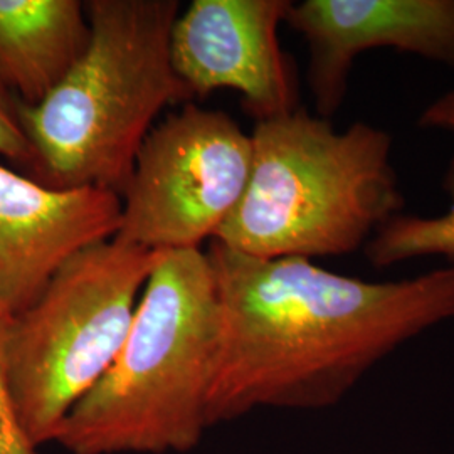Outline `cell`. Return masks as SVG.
<instances>
[{"label":"cell","mask_w":454,"mask_h":454,"mask_svg":"<svg viewBox=\"0 0 454 454\" xmlns=\"http://www.w3.org/2000/svg\"><path fill=\"white\" fill-rule=\"evenodd\" d=\"M251 165L253 140L236 120L184 105L140 146L116 239L155 253L200 249L241 202Z\"/></svg>","instance_id":"obj_6"},{"label":"cell","mask_w":454,"mask_h":454,"mask_svg":"<svg viewBox=\"0 0 454 454\" xmlns=\"http://www.w3.org/2000/svg\"><path fill=\"white\" fill-rule=\"evenodd\" d=\"M159 253L116 238L66 261L29 309L12 317L7 382L35 446L56 441L71 409L112 367Z\"/></svg>","instance_id":"obj_5"},{"label":"cell","mask_w":454,"mask_h":454,"mask_svg":"<svg viewBox=\"0 0 454 454\" xmlns=\"http://www.w3.org/2000/svg\"><path fill=\"white\" fill-rule=\"evenodd\" d=\"M120 219L112 191L52 189L0 165V311L29 309L66 261L116 238Z\"/></svg>","instance_id":"obj_9"},{"label":"cell","mask_w":454,"mask_h":454,"mask_svg":"<svg viewBox=\"0 0 454 454\" xmlns=\"http://www.w3.org/2000/svg\"><path fill=\"white\" fill-rule=\"evenodd\" d=\"M285 24L309 49V91L320 118L339 112L357 56L392 48L454 67V0H303Z\"/></svg>","instance_id":"obj_8"},{"label":"cell","mask_w":454,"mask_h":454,"mask_svg":"<svg viewBox=\"0 0 454 454\" xmlns=\"http://www.w3.org/2000/svg\"><path fill=\"white\" fill-rule=\"evenodd\" d=\"M0 155L22 167L27 174L33 168V146L20 127L19 114H17L16 97L2 82H0Z\"/></svg>","instance_id":"obj_13"},{"label":"cell","mask_w":454,"mask_h":454,"mask_svg":"<svg viewBox=\"0 0 454 454\" xmlns=\"http://www.w3.org/2000/svg\"><path fill=\"white\" fill-rule=\"evenodd\" d=\"M219 307L207 253L163 251L112 367L71 409L69 454L189 453L207 421Z\"/></svg>","instance_id":"obj_3"},{"label":"cell","mask_w":454,"mask_h":454,"mask_svg":"<svg viewBox=\"0 0 454 454\" xmlns=\"http://www.w3.org/2000/svg\"><path fill=\"white\" fill-rule=\"evenodd\" d=\"M91 37L61 84L37 105L17 99L33 146L27 177L52 189L121 195L157 116L194 98L172 63L179 0H88Z\"/></svg>","instance_id":"obj_2"},{"label":"cell","mask_w":454,"mask_h":454,"mask_svg":"<svg viewBox=\"0 0 454 454\" xmlns=\"http://www.w3.org/2000/svg\"><path fill=\"white\" fill-rule=\"evenodd\" d=\"M442 189L451 199L444 214L438 217L397 214L373 232L364 246L373 268L384 270L421 256H442L454 264V157L442 177Z\"/></svg>","instance_id":"obj_11"},{"label":"cell","mask_w":454,"mask_h":454,"mask_svg":"<svg viewBox=\"0 0 454 454\" xmlns=\"http://www.w3.org/2000/svg\"><path fill=\"white\" fill-rule=\"evenodd\" d=\"M207 258L219 307L209 427L264 407L335 406L399 347L454 318V264L372 283L214 241Z\"/></svg>","instance_id":"obj_1"},{"label":"cell","mask_w":454,"mask_h":454,"mask_svg":"<svg viewBox=\"0 0 454 454\" xmlns=\"http://www.w3.org/2000/svg\"><path fill=\"white\" fill-rule=\"evenodd\" d=\"M292 0H192L172 29V63L192 95L234 90L256 121L292 114L298 82L278 29Z\"/></svg>","instance_id":"obj_7"},{"label":"cell","mask_w":454,"mask_h":454,"mask_svg":"<svg viewBox=\"0 0 454 454\" xmlns=\"http://www.w3.org/2000/svg\"><path fill=\"white\" fill-rule=\"evenodd\" d=\"M12 317L0 311V454H37V446L26 433L17 416L7 382L5 341Z\"/></svg>","instance_id":"obj_12"},{"label":"cell","mask_w":454,"mask_h":454,"mask_svg":"<svg viewBox=\"0 0 454 454\" xmlns=\"http://www.w3.org/2000/svg\"><path fill=\"white\" fill-rule=\"evenodd\" d=\"M253 165L238 207L214 243L260 260L356 253L406 199L392 137L364 121L337 131L296 112L256 121Z\"/></svg>","instance_id":"obj_4"},{"label":"cell","mask_w":454,"mask_h":454,"mask_svg":"<svg viewBox=\"0 0 454 454\" xmlns=\"http://www.w3.org/2000/svg\"><path fill=\"white\" fill-rule=\"evenodd\" d=\"M418 125L424 130L448 131L454 135V88L422 110Z\"/></svg>","instance_id":"obj_14"},{"label":"cell","mask_w":454,"mask_h":454,"mask_svg":"<svg viewBox=\"0 0 454 454\" xmlns=\"http://www.w3.org/2000/svg\"><path fill=\"white\" fill-rule=\"evenodd\" d=\"M91 37L84 2L0 0V82L26 105L54 91Z\"/></svg>","instance_id":"obj_10"}]
</instances>
